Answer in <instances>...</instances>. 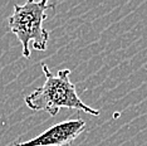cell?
<instances>
[{"label":"cell","mask_w":147,"mask_h":146,"mask_svg":"<svg viewBox=\"0 0 147 146\" xmlns=\"http://www.w3.org/2000/svg\"><path fill=\"white\" fill-rule=\"evenodd\" d=\"M86 122L79 118L65 120L47 128L29 141L16 142L15 146H69L84 131Z\"/></svg>","instance_id":"3"},{"label":"cell","mask_w":147,"mask_h":146,"mask_svg":"<svg viewBox=\"0 0 147 146\" xmlns=\"http://www.w3.org/2000/svg\"><path fill=\"white\" fill-rule=\"evenodd\" d=\"M49 3L47 0H28L24 5H14V11L9 16V28L20 41L23 55L30 58V43L35 51H45L49 39V32L43 28L48 15Z\"/></svg>","instance_id":"2"},{"label":"cell","mask_w":147,"mask_h":146,"mask_svg":"<svg viewBox=\"0 0 147 146\" xmlns=\"http://www.w3.org/2000/svg\"><path fill=\"white\" fill-rule=\"evenodd\" d=\"M45 82L33 93L25 97V105L33 111H45L55 116L61 108H73L84 114L98 116L99 110L92 108L83 103L71 81V69H61L54 76L45 63H42Z\"/></svg>","instance_id":"1"}]
</instances>
